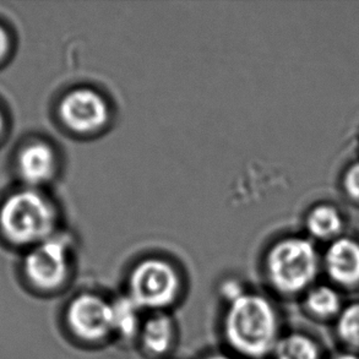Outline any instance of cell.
I'll list each match as a JSON object with an SVG mask.
<instances>
[{
    "label": "cell",
    "instance_id": "1",
    "mask_svg": "<svg viewBox=\"0 0 359 359\" xmlns=\"http://www.w3.org/2000/svg\"><path fill=\"white\" fill-rule=\"evenodd\" d=\"M222 327L229 348L249 359L271 357L283 334L276 306L266 296L252 292L227 303Z\"/></svg>",
    "mask_w": 359,
    "mask_h": 359
},
{
    "label": "cell",
    "instance_id": "2",
    "mask_svg": "<svg viewBox=\"0 0 359 359\" xmlns=\"http://www.w3.org/2000/svg\"><path fill=\"white\" fill-rule=\"evenodd\" d=\"M323 272L314 243L304 237H286L273 243L264 259L266 281L278 296L301 298L318 283Z\"/></svg>",
    "mask_w": 359,
    "mask_h": 359
},
{
    "label": "cell",
    "instance_id": "3",
    "mask_svg": "<svg viewBox=\"0 0 359 359\" xmlns=\"http://www.w3.org/2000/svg\"><path fill=\"white\" fill-rule=\"evenodd\" d=\"M58 212L37 190L11 195L0 209V229L15 244L37 245L55 234Z\"/></svg>",
    "mask_w": 359,
    "mask_h": 359
},
{
    "label": "cell",
    "instance_id": "4",
    "mask_svg": "<svg viewBox=\"0 0 359 359\" xmlns=\"http://www.w3.org/2000/svg\"><path fill=\"white\" fill-rule=\"evenodd\" d=\"M182 277L175 264L163 257L142 259L128 277V294L141 311H165L178 301Z\"/></svg>",
    "mask_w": 359,
    "mask_h": 359
},
{
    "label": "cell",
    "instance_id": "5",
    "mask_svg": "<svg viewBox=\"0 0 359 359\" xmlns=\"http://www.w3.org/2000/svg\"><path fill=\"white\" fill-rule=\"evenodd\" d=\"M74 244L65 234H54L32 248L25 259L24 271L29 283L42 292H54L72 276Z\"/></svg>",
    "mask_w": 359,
    "mask_h": 359
},
{
    "label": "cell",
    "instance_id": "6",
    "mask_svg": "<svg viewBox=\"0 0 359 359\" xmlns=\"http://www.w3.org/2000/svg\"><path fill=\"white\" fill-rule=\"evenodd\" d=\"M59 119L75 135H98L107 129L113 111L108 98L90 86L74 88L64 95L58 107Z\"/></svg>",
    "mask_w": 359,
    "mask_h": 359
},
{
    "label": "cell",
    "instance_id": "7",
    "mask_svg": "<svg viewBox=\"0 0 359 359\" xmlns=\"http://www.w3.org/2000/svg\"><path fill=\"white\" fill-rule=\"evenodd\" d=\"M65 324L70 334L83 344H101L114 335L112 302L91 292L74 297L65 311Z\"/></svg>",
    "mask_w": 359,
    "mask_h": 359
},
{
    "label": "cell",
    "instance_id": "8",
    "mask_svg": "<svg viewBox=\"0 0 359 359\" xmlns=\"http://www.w3.org/2000/svg\"><path fill=\"white\" fill-rule=\"evenodd\" d=\"M327 282L344 293L359 291V242L339 237L329 244L321 257Z\"/></svg>",
    "mask_w": 359,
    "mask_h": 359
},
{
    "label": "cell",
    "instance_id": "9",
    "mask_svg": "<svg viewBox=\"0 0 359 359\" xmlns=\"http://www.w3.org/2000/svg\"><path fill=\"white\" fill-rule=\"evenodd\" d=\"M303 314L316 324L332 325L345 306V293L329 282H318L299 298Z\"/></svg>",
    "mask_w": 359,
    "mask_h": 359
},
{
    "label": "cell",
    "instance_id": "10",
    "mask_svg": "<svg viewBox=\"0 0 359 359\" xmlns=\"http://www.w3.org/2000/svg\"><path fill=\"white\" fill-rule=\"evenodd\" d=\"M58 170V157L52 146L36 141L20 152L19 170L22 180L32 187L48 183Z\"/></svg>",
    "mask_w": 359,
    "mask_h": 359
},
{
    "label": "cell",
    "instance_id": "11",
    "mask_svg": "<svg viewBox=\"0 0 359 359\" xmlns=\"http://www.w3.org/2000/svg\"><path fill=\"white\" fill-rule=\"evenodd\" d=\"M175 323L165 311H155L141 324L137 339L147 355L161 357L168 353L175 342Z\"/></svg>",
    "mask_w": 359,
    "mask_h": 359
},
{
    "label": "cell",
    "instance_id": "12",
    "mask_svg": "<svg viewBox=\"0 0 359 359\" xmlns=\"http://www.w3.org/2000/svg\"><path fill=\"white\" fill-rule=\"evenodd\" d=\"M326 350L316 336L306 331L282 334L272 352V359H327Z\"/></svg>",
    "mask_w": 359,
    "mask_h": 359
},
{
    "label": "cell",
    "instance_id": "13",
    "mask_svg": "<svg viewBox=\"0 0 359 359\" xmlns=\"http://www.w3.org/2000/svg\"><path fill=\"white\" fill-rule=\"evenodd\" d=\"M306 231L313 238L332 242L341 237L344 219L332 205H318L309 211L306 219Z\"/></svg>",
    "mask_w": 359,
    "mask_h": 359
},
{
    "label": "cell",
    "instance_id": "14",
    "mask_svg": "<svg viewBox=\"0 0 359 359\" xmlns=\"http://www.w3.org/2000/svg\"><path fill=\"white\" fill-rule=\"evenodd\" d=\"M331 327L341 350L359 355V299L347 302Z\"/></svg>",
    "mask_w": 359,
    "mask_h": 359
},
{
    "label": "cell",
    "instance_id": "15",
    "mask_svg": "<svg viewBox=\"0 0 359 359\" xmlns=\"http://www.w3.org/2000/svg\"><path fill=\"white\" fill-rule=\"evenodd\" d=\"M141 309L128 296L112 302L113 332L124 340H133L139 336L142 320Z\"/></svg>",
    "mask_w": 359,
    "mask_h": 359
},
{
    "label": "cell",
    "instance_id": "16",
    "mask_svg": "<svg viewBox=\"0 0 359 359\" xmlns=\"http://www.w3.org/2000/svg\"><path fill=\"white\" fill-rule=\"evenodd\" d=\"M344 187L351 199L359 201V162L351 165L346 172Z\"/></svg>",
    "mask_w": 359,
    "mask_h": 359
},
{
    "label": "cell",
    "instance_id": "17",
    "mask_svg": "<svg viewBox=\"0 0 359 359\" xmlns=\"http://www.w3.org/2000/svg\"><path fill=\"white\" fill-rule=\"evenodd\" d=\"M244 292L247 291L244 290V287L237 280H226L221 286V296L226 301V303L234 301L236 298L242 296Z\"/></svg>",
    "mask_w": 359,
    "mask_h": 359
},
{
    "label": "cell",
    "instance_id": "18",
    "mask_svg": "<svg viewBox=\"0 0 359 359\" xmlns=\"http://www.w3.org/2000/svg\"><path fill=\"white\" fill-rule=\"evenodd\" d=\"M9 49V37L5 32V29L0 26V60L4 58L5 54L8 53Z\"/></svg>",
    "mask_w": 359,
    "mask_h": 359
},
{
    "label": "cell",
    "instance_id": "19",
    "mask_svg": "<svg viewBox=\"0 0 359 359\" xmlns=\"http://www.w3.org/2000/svg\"><path fill=\"white\" fill-rule=\"evenodd\" d=\"M327 359H359V355L341 350L340 352H337L335 355H329Z\"/></svg>",
    "mask_w": 359,
    "mask_h": 359
},
{
    "label": "cell",
    "instance_id": "20",
    "mask_svg": "<svg viewBox=\"0 0 359 359\" xmlns=\"http://www.w3.org/2000/svg\"><path fill=\"white\" fill-rule=\"evenodd\" d=\"M204 359H236L232 355H224V353H214V355H206Z\"/></svg>",
    "mask_w": 359,
    "mask_h": 359
},
{
    "label": "cell",
    "instance_id": "21",
    "mask_svg": "<svg viewBox=\"0 0 359 359\" xmlns=\"http://www.w3.org/2000/svg\"><path fill=\"white\" fill-rule=\"evenodd\" d=\"M1 130H3V118H1V114H0V134H1Z\"/></svg>",
    "mask_w": 359,
    "mask_h": 359
}]
</instances>
